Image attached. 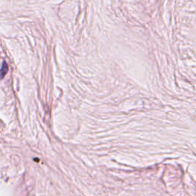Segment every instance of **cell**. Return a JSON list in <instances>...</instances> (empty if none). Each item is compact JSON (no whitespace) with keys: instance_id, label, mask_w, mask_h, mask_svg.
<instances>
[{"instance_id":"cell-1","label":"cell","mask_w":196,"mask_h":196,"mask_svg":"<svg viewBox=\"0 0 196 196\" xmlns=\"http://www.w3.org/2000/svg\"><path fill=\"white\" fill-rule=\"evenodd\" d=\"M8 71V65L5 62H3L2 68L0 69V79H2Z\"/></svg>"}]
</instances>
